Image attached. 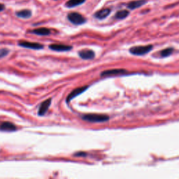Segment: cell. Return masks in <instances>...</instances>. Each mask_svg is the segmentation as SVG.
<instances>
[{
  "label": "cell",
  "mask_w": 179,
  "mask_h": 179,
  "mask_svg": "<svg viewBox=\"0 0 179 179\" xmlns=\"http://www.w3.org/2000/svg\"><path fill=\"white\" fill-rule=\"evenodd\" d=\"M74 155L76 157H82V156H85L86 153H83V152H79L77 153H75Z\"/></svg>",
  "instance_id": "obj_19"
},
{
  "label": "cell",
  "mask_w": 179,
  "mask_h": 179,
  "mask_svg": "<svg viewBox=\"0 0 179 179\" xmlns=\"http://www.w3.org/2000/svg\"><path fill=\"white\" fill-rule=\"evenodd\" d=\"M10 50L7 48H0V58H4L9 53Z\"/></svg>",
  "instance_id": "obj_18"
},
{
  "label": "cell",
  "mask_w": 179,
  "mask_h": 179,
  "mask_svg": "<svg viewBox=\"0 0 179 179\" xmlns=\"http://www.w3.org/2000/svg\"><path fill=\"white\" fill-rule=\"evenodd\" d=\"M85 0H69L66 3V6L68 8H73L83 4Z\"/></svg>",
  "instance_id": "obj_15"
},
{
  "label": "cell",
  "mask_w": 179,
  "mask_h": 179,
  "mask_svg": "<svg viewBox=\"0 0 179 179\" xmlns=\"http://www.w3.org/2000/svg\"><path fill=\"white\" fill-rule=\"evenodd\" d=\"M88 88V86H83V87L77 88L73 90L67 97V103H69V102H71V100H72V99L76 97H77L78 95H79L80 94L83 93V92H85V90H87Z\"/></svg>",
  "instance_id": "obj_6"
},
{
  "label": "cell",
  "mask_w": 179,
  "mask_h": 179,
  "mask_svg": "<svg viewBox=\"0 0 179 179\" xmlns=\"http://www.w3.org/2000/svg\"><path fill=\"white\" fill-rule=\"evenodd\" d=\"M68 20L70 21L71 23L76 25H80L82 24H84L86 22V19L82 16L81 14L79 13H70L67 16Z\"/></svg>",
  "instance_id": "obj_3"
},
{
  "label": "cell",
  "mask_w": 179,
  "mask_h": 179,
  "mask_svg": "<svg viewBox=\"0 0 179 179\" xmlns=\"http://www.w3.org/2000/svg\"><path fill=\"white\" fill-rule=\"evenodd\" d=\"M173 51H174V48H165V49L162 50V51L160 52V55L163 58H165V57L169 56L173 52Z\"/></svg>",
  "instance_id": "obj_17"
},
{
  "label": "cell",
  "mask_w": 179,
  "mask_h": 179,
  "mask_svg": "<svg viewBox=\"0 0 179 179\" xmlns=\"http://www.w3.org/2000/svg\"><path fill=\"white\" fill-rule=\"evenodd\" d=\"M153 49V46H134L130 49V52L132 54L135 55H144L149 52L151 51Z\"/></svg>",
  "instance_id": "obj_2"
},
{
  "label": "cell",
  "mask_w": 179,
  "mask_h": 179,
  "mask_svg": "<svg viewBox=\"0 0 179 179\" xmlns=\"http://www.w3.org/2000/svg\"><path fill=\"white\" fill-rule=\"evenodd\" d=\"M31 15H32L31 11L29 9H23L16 12L17 16L19 17V18H24V19L29 18L31 16Z\"/></svg>",
  "instance_id": "obj_14"
},
{
  "label": "cell",
  "mask_w": 179,
  "mask_h": 179,
  "mask_svg": "<svg viewBox=\"0 0 179 179\" xmlns=\"http://www.w3.org/2000/svg\"><path fill=\"white\" fill-rule=\"evenodd\" d=\"M31 32L39 36H48L50 34V30L49 29L46 28V27H41V28L34 29Z\"/></svg>",
  "instance_id": "obj_13"
},
{
  "label": "cell",
  "mask_w": 179,
  "mask_h": 179,
  "mask_svg": "<svg viewBox=\"0 0 179 179\" xmlns=\"http://www.w3.org/2000/svg\"><path fill=\"white\" fill-rule=\"evenodd\" d=\"M18 45L21 47L26 48H30V49H34V50H40L43 48V46L41 43H34V42H29V41H20L18 43Z\"/></svg>",
  "instance_id": "obj_4"
},
{
  "label": "cell",
  "mask_w": 179,
  "mask_h": 179,
  "mask_svg": "<svg viewBox=\"0 0 179 179\" xmlns=\"http://www.w3.org/2000/svg\"><path fill=\"white\" fill-rule=\"evenodd\" d=\"M79 55L80 58L83 59V60H92L95 56V54H94L93 50L90 49H83L80 50L79 52Z\"/></svg>",
  "instance_id": "obj_9"
},
{
  "label": "cell",
  "mask_w": 179,
  "mask_h": 179,
  "mask_svg": "<svg viewBox=\"0 0 179 179\" xmlns=\"http://www.w3.org/2000/svg\"><path fill=\"white\" fill-rule=\"evenodd\" d=\"M146 2L147 0H135V1H132L127 4V8H130V9L134 10L135 8H139L142 6L144 5Z\"/></svg>",
  "instance_id": "obj_11"
},
{
  "label": "cell",
  "mask_w": 179,
  "mask_h": 179,
  "mask_svg": "<svg viewBox=\"0 0 179 179\" xmlns=\"http://www.w3.org/2000/svg\"><path fill=\"white\" fill-rule=\"evenodd\" d=\"M4 8H5V6H4V4L0 3V11L4 10Z\"/></svg>",
  "instance_id": "obj_20"
},
{
  "label": "cell",
  "mask_w": 179,
  "mask_h": 179,
  "mask_svg": "<svg viewBox=\"0 0 179 179\" xmlns=\"http://www.w3.org/2000/svg\"><path fill=\"white\" fill-rule=\"evenodd\" d=\"M49 48L50 50H54V51L58 52H64V51H69L72 49V46L64 45V44H51L49 46Z\"/></svg>",
  "instance_id": "obj_5"
},
{
  "label": "cell",
  "mask_w": 179,
  "mask_h": 179,
  "mask_svg": "<svg viewBox=\"0 0 179 179\" xmlns=\"http://www.w3.org/2000/svg\"><path fill=\"white\" fill-rule=\"evenodd\" d=\"M130 13L127 10H119L118 12L116 13L115 14V18L120 19V20H122V19H124L129 16Z\"/></svg>",
  "instance_id": "obj_16"
},
{
  "label": "cell",
  "mask_w": 179,
  "mask_h": 179,
  "mask_svg": "<svg viewBox=\"0 0 179 179\" xmlns=\"http://www.w3.org/2000/svg\"><path fill=\"white\" fill-rule=\"evenodd\" d=\"M0 130L4 132H14L17 130V127L10 122H1Z\"/></svg>",
  "instance_id": "obj_8"
},
{
  "label": "cell",
  "mask_w": 179,
  "mask_h": 179,
  "mask_svg": "<svg viewBox=\"0 0 179 179\" xmlns=\"http://www.w3.org/2000/svg\"><path fill=\"white\" fill-rule=\"evenodd\" d=\"M127 72L125 69H110V70H106L102 71L101 73V76H111V75H119V74H123Z\"/></svg>",
  "instance_id": "obj_10"
},
{
  "label": "cell",
  "mask_w": 179,
  "mask_h": 179,
  "mask_svg": "<svg viewBox=\"0 0 179 179\" xmlns=\"http://www.w3.org/2000/svg\"><path fill=\"white\" fill-rule=\"evenodd\" d=\"M51 98H50L41 103V104L40 105L39 111H38V115H40V116H43V115L46 114L48 109H49L50 104H51Z\"/></svg>",
  "instance_id": "obj_7"
},
{
  "label": "cell",
  "mask_w": 179,
  "mask_h": 179,
  "mask_svg": "<svg viewBox=\"0 0 179 179\" xmlns=\"http://www.w3.org/2000/svg\"><path fill=\"white\" fill-rule=\"evenodd\" d=\"M82 119L90 123H103V122L108 121L109 117L106 115L90 113V114L83 115L82 116Z\"/></svg>",
  "instance_id": "obj_1"
},
{
  "label": "cell",
  "mask_w": 179,
  "mask_h": 179,
  "mask_svg": "<svg viewBox=\"0 0 179 179\" xmlns=\"http://www.w3.org/2000/svg\"><path fill=\"white\" fill-rule=\"evenodd\" d=\"M111 9L109 8H103V9L99 10L94 14V17L100 19V20H103V19L106 18L107 16L110 14Z\"/></svg>",
  "instance_id": "obj_12"
}]
</instances>
